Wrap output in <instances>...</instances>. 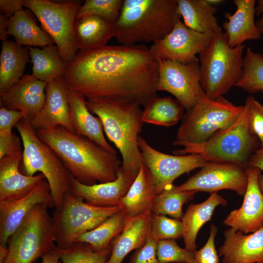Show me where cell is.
Returning a JSON list of instances; mask_svg holds the SVG:
<instances>
[{"mask_svg":"<svg viewBox=\"0 0 263 263\" xmlns=\"http://www.w3.org/2000/svg\"><path fill=\"white\" fill-rule=\"evenodd\" d=\"M158 62L145 45H105L79 50L68 63V87L87 99L101 97L145 107L157 96Z\"/></svg>","mask_w":263,"mask_h":263,"instance_id":"obj_1","label":"cell"},{"mask_svg":"<svg viewBox=\"0 0 263 263\" xmlns=\"http://www.w3.org/2000/svg\"><path fill=\"white\" fill-rule=\"evenodd\" d=\"M36 132L40 139L60 157L71 175L80 183L91 186L97 182L106 183L117 178L122 165L117 154L62 126Z\"/></svg>","mask_w":263,"mask_h":263,"instance_id":"obj_2","label":"cell"},{"mask_svg":"<svg viewBox=\"0 0 263 263\" xmlns=\"http://www.w3.org/2000/svg\"><path fill=\"white\" fill-rule=\"evenodd\" d=\"M89 111L101 120L105 133L120 151L121 167L136 177L143 158L138 146L144 122L141 106L127 101L108 98L87 99Z\"/></svg>","mask_w":263,"mask_h":263,"instance_id":"obj_3","label":"cell"},{"mask_svg":"<svg viewBox=\"0 0 263 263\" xmlns=\"http://www.w3.org/2000/svg\"><path fill=\"white\" fill-rule=\"evenodd\" d=\"M181 18L177 0H124L116 38L123 45L153 43L169 34Z\"/></svg>","mask_w":263,"mask_h":263,"instance_id":"obj_4","label":"cell"},{"mask_svg":"<svg viewBox=\"0 0 263 263\" xmlns=\"http://www.w3.org/2000/svg\"><path fill=\"white\" fill-rule=\"evenodd\" d=\"M254 98L251 95L246 98L242 112L232 124L206 141L184 145L182 149L174 150L173 154H198L207 161L231 163L246 168L256 146V137L248 126V116Z\"/></svg>","mask_w":263,"mask_h":263,"instance_id":"obj_5","label":"cell"},{"mask_svg":"<svg viewBox=\"0 0 263 263\" xmlns=\"http://www.w3.org/2000/svg\"><path fill=\"white\" fill-rule=\"evenodd\" d=\"M15 127L23 145L19 170L30 176L37 172L43 174L50 186L55 208L59 207L65 194L71 191L72 176L55 151L38 136L27 119H21Z\"/></svg>","mask_w":263,"mask_h":263,"instance_id":"obj_6","label":"cell"},{"mask_svg":"<svg viewBox=\"0 0 263 263\" xmlns=\"http://www.w3.org/2000/svg\"><path fill=\"white\" fill-rule=\"evenodd\" d=\"M245 48L244 44L230 47L222 29L199 55L201 85L209 98L223 97L235 86L242 76Z\"/></svg>","mask_w":263,"mask_h":263,"instance_id":"obj_7","label":"cell"},{"mask_svg":"<svg viewBox=\"0 0 263 263\" xmlns=\"http://www.w3.org/2000/svg\"><path fill=\"white\" fill-rule=\"evenodd\" d=\"M244 106H236L223 96L209 98L204 92L194 106L183 117L173 145L199 144L208 140L219 130L232 124Z\"/></svg>","mask_w":263,"mask_h":263,"instance_id":"obj_8","label":"cell"},{"mask_svg":"<svg viewBox=\"0 0 263 263\" xmlns=\"http://www.w3.org/2000/svg\"><path fill=\"white\" fill-rule=\"evenodd\" d=\"M46 206L36 205L9 237L3 263H33L56 245L53 217Z\"/></svg>","mask_w":263,"mask_h":263,"instance_id":"obj_9","label":"cell"},{"mask_svg":"<svg viewBox=\"0 0 263 263\" xmlns=\"http://www.w3.org/2000/svg\"><path fill=\"white\" fill-rule=\"evenodd\" d=\"M120 210L119 207L93 206L70 192L66 193L53 216L56 246L62 250L70 248L82 234L94 229Z\"/></svg>","mask_w":263,"mask_h":263,"instance_id":"obj_10","label":"cell"},{"mask_svg":"<svg viewBox=\"0 0 263 263\" xmlns=\"http://www.w3.org/2000/svg\"><path fill=\"white\" fill-rule=\"evenodd\" d=\"M81 3L77 0L63 2L23 0V6L37 18L42 29L56 44L61 57L68 63L74 60L79 51L75 42L74 27Z\"/></svg>","mask_w":263,"mask_h":263,"instance_id":"obj_11","label":"cell"},{"mask_svg":"<svg viewBox=\"0 0 263 263\" xmlns=\"http://www.w3.org/2000/svg\"><path fill=\"white\" fill-rule=\"evenodd\" d=\"M157 59L159 69L157 91L170 93L187 111L192 108L204 92L200 82L199 61L182 63Z\"/></svg>","mask_w":263,"mask_h":263,"instance_id":"obj_12","label":"cell"},{"mask_svg":"<svg viewBox=\"0 0 263 263\" xmlns=\"http://www.w3.org/2000/svg\"><path fill=\"white\" fill-rule=\"evenodd\" d=\"M138 146L144 164L153 177L157 194L173 184V181L180 175L202 168L207 162L198 154L170 155L162 152L152 147L140 136Z\"/></svg>","mask_w":263,"mask_h":263,"instance_id":"obj_13","label":"cell"},{"mask_svg":"<svg viewBox=\"0 0 263 263\" xmlns=\"http://www.w3.org/2000/svg\"><path fill=\"white\" fill-rule=\"evenodd\" d=\"M246 168L231 163L207 161L200 170L177 186L179 191L217 192L231 189L244 196L247 186Z\"/></svg>","mask_w":263,"mask_h":263,"instance_id":"obj_14","label":"cell"},{"mask_svg":"<svg viewBox=\"0 0 263 263\" xmlns=\"http://www.w3.org/2000/svg\"><path fill=\"white\" fill-rule=\"evenodd\" d=\"M214 34L193 30L180 20L169 34L153 43L150 49L156 59L188 63L199 61L197 55L207 47Z\"/></svg>","mask_w":263,"mask_h":263,"instance_id":"obj_15","label":"cell"},{"mask_svg":"<svg viewBox=\"0 0 263 263\" xmlns=\"http://www.w3.org/2000/svg\"><path fill=\"white\" fill-rule=\"evenodd\" d=\"M55 207L50 186L45 178L29 193L16 199L0 201V245L7 247L9 237L37 205Z\"/></svg>","mask_w":263,"mask_h":263,"instance_id":"obj_16","label":"cell"},{"mask_svg":"<svg viewBox=\"0 0 263 263\" xmlns=\"http://www.w3.org/2000/svg\"><path fill=\"white\" fill-rule=\"evenodd\" d=\"M247 186L241 207L234 209L223 220L224 224L245 234L254 232L263 225V196L258 185L261 171L247 167Z\"/></svg>","mask_w":263,"mask_h":263,"instance_id":"obj_17","label":"cell"},{"mask_svg":"<svg viewBox=\"0 0 263 263\" xmlns=\"http://www.w3.org/2000/svg\"><path fill=\"white\" fill-rule=\"evenodd\" d=\"M68 89L64 77L47 83L44 105L29 121L34 130H47L60 126L75 133L70 116Z\"/></svg>","mask_w":263,"mask_h":263,"instance_id":"obj_18","label":"cell"},{"mask_svg":"<svg viewBox=\"0 0 263 263\" xmlns=\"http://www.w3.org/2000/svg\"><path fill=\"white\" fill-rule=\"evenodd\" d=\"M117 176V178L113 181L91 186L82 184L72 176L70 192L93 206L119 207L121 199L128 192L136 177L125 172L121 166Z\"/></svg>","mask_w":263,"mask_h":263,"instance_id":"obj_19","label":"cell"},{"mask_svg":"<svg viewBox=\"0 0 263 263\" xmlns=\"http://www.w3.org/2000/svg\"><path fill=\"white\" fill-rule=\"evenodd\" d=\"M46 85L47 82L32 75H24L8 90L0 93L1 101L8 109L22 112L30 121L44 105Z\"/></svg>","mask_w":263,"mask_h":263,"instance_id":"obj_20","label":"cell"},{"mask_svg":"<svg viewBox=\"0 0 263 263\" xmlns=\"http://www.w3.org/2000/svg\"><path fill=\"white\" fill-rule=\"evenodd\" d=\"M224 236L218 249L223 263H263V225L248 235L230 227Z\"/></svg>","mask_w":263,"mask_h":263,"instance_id":"obj_21","label":"cell"},{"mask_svg":"<svg viewBox=\"0 0 263 263\" xmlns=\"http://www.w3.org/2000/svg\"><path fill=\"white\" fill-rule=\"evenodd\" d=\"M22 151L0 159V201L21 198L29 193L45 179L39 173L30 176L19 170Z\"/></svg>","mask_w":263,"mask_h":263,"instance_id":"obj_22","label":"cell"},{"mask_svg":"<svg viewBox=\"0 0 263 263\" xmlns=\"http://www.w3.org/2000/svg\"><path fill=\"white\" fill-rule=\"evenodd\" d=\"M68 100L71 122L75 134L87 137L114 154L115 149L106 140L103 133V126L98 117L89 111L86 97L69 88Z\"/></svg>","mask_w":263,"mask_h":263,"instance_id":"obj_23","label":"cell"},{"mask_svg":"<svg viewBox=\"0 0 263 263\" xmlns=\"http://www.w3.org/2000/svg\"><path fill=\"white\" fill-rule=\"evenodd\" d=\"M236 9L233 14L225 13L227 19L223 24L230 47L234 48L249 40L261 38L254 19L255 0H234Z\"/></svg>","mask_w":263,"mask_h":263,"instance_id":"obj_24","label":"cell"},{"mask_svg":"<svg viewBox=\"0 0 263 263\" xmlns=\"http://www.w3.org/2000/svg\"><path fill=\"white\" fill-rule=\"evenodd\" d=\"M152 218L151 211L126 218L123 230L111 242V254L106 263H122L129 253L143 246L150 233Z\"/></svg>","mask_w":263,"mask_h":263,"instance_id":"obj_25","label":"cell"},{"mask_svg":"<svg viewBox=\"0 0 263 263\" xmlns=\"http://www.w3.org/2000/svg\"><path fill=\"white\" fill-rule=\"evenodd\" d=\"M157 194L152 174L143 164L139 172L119 207L127 218L140 216L153 210Z\"/></svg>","mask_w":263,"mask_h":263,"instance_id":"obj_26","label":"cell"},{"mask_svg":"<svg viewBox=\"0 0 263 263\" xmlns=\"http://www.w3.org/2000/svg\"><path fill=\"white\" fill-rule=\"evenodd\" d=\"M74 34L79 50H91L104 46L111 38H116L117 29L115 24L92 15L76 19Z\"/></svg>","mask_w":263,"mask_h":263,"instance_id":"obj_27","label":"cell"},{"mask_svg":"<svg viewBox=\"0 0 263 263\" xmlns=\"http://www.w3.org/2000/svg\"><path fill=\"white\" fill-rule=\"evenodd\" d=\"M227 205V201L217 192L210 193L208 198L199 204H190L181 218L183 238L185 248L196 250V239L200 228L209 221L216 207Z\"/></svg>","mask_w":263,"mask_h":263,"instance_id":"obj_28","label":"cell"},{"mask_svg":"<svg viewBox=\"0 0 263 263\" xmlns=\"http://www.w3.org/2000/svg\"><path fill=\"white\" fill-rule=\"evenodd\" d=\"M31 61L28 47L16 42L2 41L0 55V93L17 82L23 75L26 64Z\"/></svg>","mask_w":263,"mask_h":263,"instance_id":"obj_29","label":"cell"},{"mask_svg":"<svg viewBox=\"0 0 263 263\" xmlns=\"http://www.w3.org/2000/svg\"><path fill=\"white\" fill-rule=\"evenodd\" d=\"M32 11L24 9L15 13L9 20L7 35L14 37L21 46L46 47L55 43L52 38L36 23Z\"/></svg>","mask_w":263,"mask_h":263,"instance_id":"obj_30","label":"cell"},{"mask_svg":"<svg viewBox=\"0 0 263 263\" xmlns=\"http://www.w3.org/2000/svg\"><path fill=\"white\" fill-rule=\"evenodd\" d=\"M177 8L183 23L193 30L215 34L222 29L215 16L217 8L207 0H177Z\"/></svg>","mask_w":263,"mask_h":263,"instance_id":"obj_31","label":"cell"},{"mask_svg":"<svg viewBox=\"0 0 263 263\" xmlns=\"http://www.w3.org/2000/svg\"><path fill=\"white\" fill-rule=\"evenodd\" d=\"M27 47L33 63L32 75L34 77L47 83L64 77L68 63L61 57L56 45H51L42 49Z\"/></svg>","mask_w":263,"mask_h":263,"instance_id":"obj_32","label":"cell"},{"mask_svg":"<svg viewBox=\"0 0 263 263\" xmlns=\"http://www.w3.org/2000/svg\"><path fill=\"white\" fill-rule=\"evenodd\" d=\"M142 120L144 123L169 127L176 124L183 117V107L169 97L158 96L144 107Z\"/></svg>","mask_w":263,"mask_h":263,"instance_id":"obj_33","label":"cell"},{"mask_svg":"<svg viewBox=\"0 0 263 263\" xmlns=\"http://www.w3.org/2000/svg\"><path fill=\"white\" fill-rule=\"evenodd\" d=\"M126 221L123 212L111 216L94 229L80 235L76 242L90 244L97 251H101L111 247L112 241L123 230Z\"/></svg>","mask_w":263,"mask_h":263,"instance_id":"obj_34","label":"cell"},{"mask_svg":"<svg viewBox=\"0 0 263 263\" xmlns=\"http://www.w3.org/2000/svg\"><path fill=\"white\" fill-rule=\"evenodd\" d=\"M197 192L179 191L177 186L172 184L157 195L153 215H168L173 218L181 219L184 204L191 200Z\"/></svg>","mask_w":263,"mask_h":263,"instance_id":"obj_35","label":"cell"},{"mask_svg":"<svg viewBox=\"0 0 263 263\" xmlns=\"http://www.w3.org/2000/svg\"><path fill=\"white\" fill-rule=\"evenodd\" d=\"M251 94L263 93V55L248 47L244 57L242 76L235 85Z\"/></svg>","mask_w":263,"mask_h":263,"instance_id":"obj_36","label":"cell"},{"mask_svg":"<svg viewBox=\"0 0 263 263\" xmlns=\"http://www.w3.org/2000/svg\"><path fill=\"white\" fill-rule=\"evenodd\" d=\"M111 251V247L97 251L89 244L75 242L70 248L61 249L60 261L62 263H106Z\"/></svg>","mask_w":263,"mask_h":263,"instance_id":"obj_37","label":"cell"},{"mask_svg":"<svg viewBox=\"0 0 263 263\" xmlns=\"http://www.w3.org/2000/svg\"><path fill=\"white\" fill-rule=\"evenodd\" d=\"M124 0H86L78 11L76 19L94 15L116 24Z\"/></svg>","mask_w":263,"mask_h":263,"instance_id":"obj_38","label":"cell"},{"mask_svg":"<svg viewBox=\"0 0 263 263\" xmlns=\"http://www.w3.org/2000/svg\"><path fill=\"white\" fill-rule=\"evenodd\" d=\"M150 236L157 242L162 240H176L183 237L181 219L170 218L164 215H153Z\"/></svg>","mask_w":263,"mask_h":263,"instance_id":"obj_39","label":"cell"},{"mask_svg":"<svg viewBox=\"0 0 263 263\" xmlns=\"http://www.w3.org/2000/svg\"><path fill=\"white\" fill-rule=\"evenodd\" d=\"M156 254L158 263H194V252L180 247L175 240L158 241Z\"/></svg>","mask_w":263,"mask_h":263,"instance_id":"obj_40","label":"cell"},{"mask_svg":"<svg viewBox=\"0 0 263 263\" xmlns=\"http://www.w3.org/2000/svg\"><path fill=\"white\" fill-rule=\"evenodd\" d=\"M217 232V227L211 225L209 235L206 243L199 250L194 251V263H219V256L215 245Z\"/></svg>","mask_w":263,"mask_h":263,"instance_id":"obj_41","label":"cell"},{"mask_svg":"<svg viewBox=\"0 0 263 263\" xmlns=\"http://www.w3.org/2000/svg\"><path fill=\"white\" fill-rule=\"evenodd\" d=\"M157 241L150 235L145 244L132 255L130 263H158L156 249Z\"/></svg>","mask_w":263,"mask_h":263,"instance_id":"obj_42","label":"cell"},{"mask_svg":"<svg viewBox=\"0 0 263 263\" xmlns=\"http://www.w3.org/2000/svg\"><path fill=\"white\" fill-rule=\"evenodd\" d=\"M248 126L250 132L259 139L263 147V105L255 98L250 109Z\"/></svg>","mask_w":263,"mask_h":263,"instance_id":"obj_43","label":"cell"},{"mask_svg":"<svg viewBox=\"0 0 263 263\" xmlns=\"http://www.w3.org/2000/svg\"><path fill=\"white\" fill-rule=\"evenodd\" d=\"M26 118L22 112L8 109L5 107L0 109V135H11L12 129L21 119Z\"/></svg>","mask_w":263,"mask_h":263,"instance_id":"obj_44","label":"cell"},{"mask_svg":"<svg viewBox=\"0 0 263 263\" xmlns=\"http://www.w3.org/2000/svg\"><path fill=\"white\" fill-rule=\"evenodd\" d=\"M22 151L20 138L15 134L0 135V159Z\"/></svg>","mask_w":263,"mask_h":263,"instance_id":"obj_45","label":"cell"},{"mask_svg":"<svg viewBox=\"0 0 263 263\" xmlns=\"http://www.w3.org/2000/svg\"><path fill=\"white\" fill-rule=\"evenodd\" d=\"M24 0H0V10L3 14L10 18L14 14L23 10Z\"/></svg>","mask_w":263,"mask_h":263,"instance_id":"obj_46","label":"cell"},{"mask_svg":"<svg viewBox=\"0 0 263 263\" xmlns=\"http://www.w3.org/2000/svg\"><path fill=\"white\" fill-rule=\"evenodd\" d=\"M253 167L263 171V147L256 150L249 159L247 167Z\"/></svg>","mask_w":263,"mask_h":263,"instance_id":"obj_47","label":"cell"},{"mask_svg":"<svg viewBox=\"0 0 263 263\" xmlns=\"http://www.w3.org/2000/svg\"><path fill=\"white\" fill-rule=\"evenodd\" d=\"M61 249L56 246L50 250L42 257V263H61Z\"/></svg>","mask_w":263,"mask_h":263,"instance_id":"obj_48","label":"cell"},{"mask_svg":"<svg viewBox=\"0 0 263 263\" xmlns=\"http://www.w3.org/2000/svg\"><path fill=\"white\" fill-rule=\"evenodd\" d=\"M3 14L0 15V39L2 41L7 40V26L9 20Z\"/></svg>","mask_w":263,"mask_h":263,"instance_id":"obj_49","label":"cell"},{"mask_svg":"<svg viewBox=\"0 0 263 263\" xmlns=\"http://www.w3.org/2000/svg\"><path fill=\"white\" fill-rule=\"evenodd\" d=\"M256 1L257 6L255 8V16L263 15V0H258Z\"/></svg>","mask_w":263,"mask_h":263,"instance_id":"obj_50","label":"cell"},{"mask_svg":"<svg viewBox=\"0 0 263 263\" xmlns=\"http://www.w3.org/2000/svg\"><path fill=\"white\" fill-rule=\"evenodd\" d=\"M256 24L260 34H263V15L260 19L256 22Z\"/></svg>","mask_w":263,"mask_h":263,"instance_id":"obj_51","label":"cell"},{"mask_svg":"<svg viewBox=\"0 0 263 263\" xmlns=\"http://www.w3.org/2000/svg\"><path fill=\"white\" fill-rule=\"evenodd\" d=\"M258 181L260 190L263 196V174L261 173L259 175Z\"/></svg>","mask_w":263,"mask_h":263,"instance_id":"obj_52","label":"cell"},{"mask_svg":"<svg viewBox=\"0 0 263 263\" xmlns=\"http://www.w3.org/2000/svg\"><path fill=\"white\" fill-rule=\"evenodd\" d=\"M207 1L212 5H216L222 3L223 1V0H207Z\"/></svg>","mask_w":263,"mask_h":263,"instance_id":"obj_53","label":"cell"}]
</instances>
